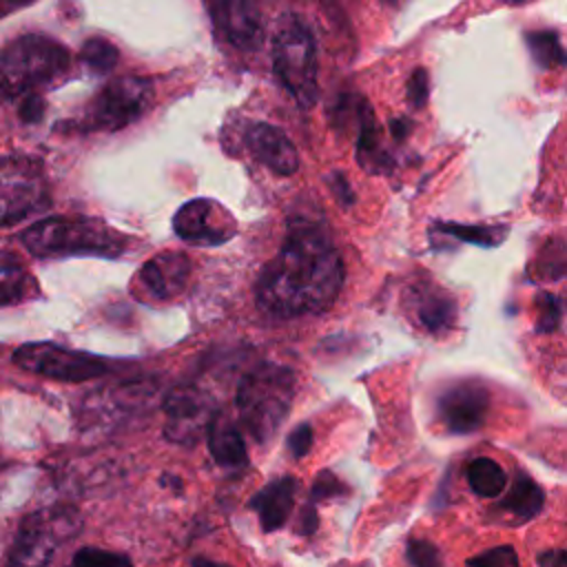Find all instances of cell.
<instances>
[{"instance_id": "obj_1", "label": "cell", "mask_w": 567, "mask_h": 567, "mask_svg": "<svg viewBox=\"0 0 567 567\" xmlns=\"http://www.w3.org/2000/svg\"><path fill=\"white\" fill-rule=\"evenodd\" d=\"M341 284L343 261L330 235L299 217L288 224L279 252L257 279V306L272 317L323 312L337 301Z\"/></svg>"}, {"instance_id": "obj_2", "label": "cell", "mask_w": 567, "mask_h": 567, "mask_svg": "<svg viewBox=\"0 0 567 567\" xmlns=\"http://www.w3.org/2000/svg\"><path fill=\"white\" fill-rule=\"evenodd\" d=\"M295 372L279 363L255 365L237 388V414L257 443L270 441L286 421L295 396Z\"/></svg>"}, {"instance_id": "obj_3", "label": "cell", "mask_w": 567, "mask_h": 567, "mask_svg": "<svg viewBox=\"0 0 567 567\" xmlns=\"http://www.w3.org/2000/svg\"><path fill=\"white\" fill-rule=\"evenodd\" d=\"M22 246L40 259L64 255L117 257L126 250L128 237L100 219L47 217L20 235Z\"/></svg>"}, {"instance_id": "obj_4", "label": "cell", "mask_w": 567, "mask_h": 567, "mask_svg": "<svg viewBox=\"0 0 567 567\" xmlns=\"http://www.w3.org/2000/svg\"><path fill=\"white\" fill-rule=\"evenodd\" d=\"M272 69L301 109L315 106L319 95L317 42L297 16L284 18L272 38Z\"/></svg>"}, {"instance_id": "obj_5", "label": "cell", "mask_w": 567, "mask_h": 567, "mask_svg": "<svg viewBox=\"0 0 567 567\" xmlns=\"http://www.w3.org/2000/svg\"><path fill=\"white\" fill-rule=\"evenodd\" d=\"M0 69L9 95L27 93L60 78L69 69V51L47 35H20L4 47Z\"/></svg>"}, {"instance_id": "obj_6", "label": "cell", "mask_w": 567, "mask_h": 567, "mask_svg": "<svg viewBox=\"0 0 567 567\" xmlns=\"http://www.w3.org/2000/svg\"><path fill=\"white\" fill-rule=\"evenodd\" d=\"M80 529V514L69 505L44 507L24 516L7 551L4 567H47L58 547Z\"/></svg>"}, {"instance_id": "obj_7", "label": "cell", "mask_w": 567, "mask_h": 567, "mask_svg": "<svg viewBox=\"0 0 567 567\" xmlns=\"http://www.w3.org/2000/svg\"><path fill=\"white\" fill-rule=\"evenodd\" d=\"M13 363L27 372H33L38 377H47L62 383H82L89 379H97L106 372H111L115 365L113 361L82 352L71 350L58 343L40 341V343H24L11 354Z\"/></svg>"}, {"instance_id": "obj_8", "label": "cell", "mask_w": 567, "mask_h": 567, "mask_svg": "<svg viewBox=\"0 0 567 567\" xmlns=\"http://www.w3.org/2000/svg\"><path fill=\"white\" fill-rule=\"evenodd\" d=\"M153 86L146 78H115L91 100L84 111V131H117L135 122L151 104Z\"/></svg>"}, {"instance_id": "obj_9", "label": "cell", "mask_w": 567, "mask_h": 567, "mask_svg": "<svg viewBox=\"0 0 567 567\" xmlns=\"http://www.w3.org/2000/svg\"><path fill=\"white\" fill-rule=\"evenodd\" d=\"M175 235L193 246H221L237 233L235 217L215 199H190L173 217Z\"/></svg>"}, {"instance_id": "obj_10", "label": "cell", "mask_w": 567, "mask_h": 567, "mask_svg": "<svg viewBox=\"0 0 567 567\" xmlns=\"http://www.w3.org/2000/svg\"><path fill=\"white\" fill-rule=\"evenodd\" d=\"M47 206V190L38 166L24 157L2 164V224L11 226Z\"/></svg>"}, {"instance_id": "obj_11", "label": "cell", "mask_w": 567, "mask_h": 567, "mask_svg": "<svg viewBox=\"0 0 567 567\" xmlns=\"http://www.w3.org/2000/svg\"><path fill=\"white\" fill-rule=\"evenodd\" d=\"M164 434L173 443L195 445L213 419L210 399L195 385H177L164 399Z\"/></svg>"}, {"instance_id": "obj_12", "label": "cell", "mask_w": 567, "mask_h": 567, "mask_svg": "<svg viewBox=\"0 0 567 567\" xmlns=\"http://www.w3.org/2000/svg\"><path fill=\"white\" fill-rule=\"evenodd\" d=\"M489 410V392L476 379H465L447 385L436 399V414L454 434L478 430Z\"/></svg>"}, {"instance_id": "obj_13", "label": "cell", "mask_w": 567, "mask_h": 567, "mask_svg": "<svg viewBox=\"0 0 567 567\" xmlns=\"http://www.w3.org/2000/svg\"><path fill=\"white\" fill-rule=\"evenodd\" d=\"M190 259L177 250H164L151 257L133 279V295L140 301H168L177 297L188 281Z\"/></svg>"}, {"instance_id": "obj_14", "label": "cell", "mask_w": 567, "mask_h": 567, "mask_svg": "<svg viewBox=\"0 0 567 567\" xmlns=\"http://www.w3.org/2000/svg\"><path fill=\"white\" fill-rule=\"evenodd\" d=\"M215 29L237 49H255L261 40V16L255 0H213Z\"/></svg>"}, {"instance_id": "obj_15", "label": "cell", "mask_w": 567, "mask_h": 567, "mask_svg": "<svg viewBox=\"0 0 567 567\" xmlns=\"http://www.w3.org/2000/svg\"><path fill=\"white\" fill-rule=\"evenodd\" d=\"M250 153L277 175H292L299 168V153L292 142L272 124L257 122L246 131Z\"/></svg>"}, {"instance_id": "obj_16", "label": "cell", "mask_w": 567, "mask_h": 567, "mask_svg": "<svg viewBox=\"0 0 567 567\" xmlns=\"http://www.w3.org/2000/svg\"><path fill=\"white\" fill-rule=\"evenodd\" d=\"M412 312L427 332H443L456 323V301L432 281H419L412 290Z\"/></svg>"}, {"instance_id": "obj_17", "label": "cell", "mask_w": 567, "mask_h": 567, "mask_svg": "<svg viewBox=\"0 0 567 567\" xmlns=\"http://www.w3.org/2000/svg\"><path fill=\"white\" fill-rule=\"evenodd\" d=\"M295 494H297V481L292 476H281V478L264 485L248 501V507L252 512H257L264 532H275V529L284 527V523L290 516Z\"/></svg>"}, {"instance_id": "obj_18", "label": "cell", "mask_w": 567, "mask_h": 567, "mask_svg": "<svg viewBox=\"0 0 567 567\" xmlns=\"http://www.w3.org/2000/svg\"><path fill=\"white\" fill-rule=\"evenodd\" d=\"M208 450L213 461L224 470H241L248 465V450L237 425L226 412H215L208 423Z\"/></svg>"}, {"instance_id": "obj_19", "label": "cell", "mask_w": 567, "mask_h": 567, "mask_svg": "<svg viewBox=\"0 0 567 567\" xmlns=\"http://www.w3.org/2000/svg\"><path fill=\"white\" fill-rule=\"evenodd\" d=\"M357 159L368 173H385L390 168V157L381 151V135L374 113L363 102L359 109V137H357Z\"/></svg>"}, {"instance_id": "obj_20", "label": "cell", "mask_w": 567, "mask_h": 567, "mask_svg": "<svg viewBox=\"0 0 567 567\" xmlns=\"http://www.w3.org/2000/svg\"><path fill=\"white\" fill-rule=\"evenodd\" d=\"M543 501H545V494L538 487V483L527 474L518 472L505 498L501 501V509L509 514L514 520H529L540 512Z\"/></svg>"}, {"instance_id": "obj_21", "label": "cell", "mask_w": 567, "mask_h": 567, "mask_svg": "<svg viewBox=\"0 0 567 567\" xmlns=\"http://www.w3.org/2000/svg\"><path fill=\"white\" fill-rule=\"evenodd\" d=\"M525 44L536 62L545 71H556L567 66V49L563 47L560 33L554 29H534L525 33Z\"/></svg>"}, {"instance_id": "obj_22", "label": "cell", "mask_w": 567, "mask_h": 567, "mask_svg": "<svg viewBox=\"0 0 567 567\" xmlns=\"http://www.w3.org/2000/svg\"><path fill=\"white\" fill-rule=\"evenodd\" d=\"M0 288H2V306H11L31 297L38 286L33 284L24 266L11 252H4L2 268H0Z\"/></svg>"}, {"instance_id": "obj_23", "label": "cell", "mask_w": 567, "mask_h": 567, "mask_svg": "<svg viewBox=\"0 0 567 567\" xmlns=\"http://www.w3.org/2000/svg\"><path fill=\"white\" fill-rule=\"evenodd\" d=\"M467 483L474 494L483 498H494L505 489L507 474L494 458L478 456L467 465Z\"/></svg>"}, {"instance_id": "obj_24", "label": "cell", "mask_w": 567, "mask_h": 567, "mask_svg": "<svg viewBox=\"0 0 567 567\" xmlns=\"http://www.w3.org/2000/svg\"><path fill=\"white\" fill-rule=\"evenodd\" d=\"M436 230L458 241H470L478 246H496L505 239V226H465V224H436Z\"/></svg>"}, {"instance_id": "obj_25", "label": "cell", "mask_w": 567, "mask_h": 567, "mask_svg": "<svg viewBox=\"0 0 567 567\" xmlns=\"http://www.w3.org/2000/svg\"><path fill=\"white\" fill-rule=\"evenodd\" d=\"M80 60L93 71V73H109L117 64V49L102 40V38H91L82 44Z\"/></svg>"}, {"instance_id": "obj_26", "label": "cell", "mask_w": 567, "mask_h": 567, "mask_svg": "<svg viewBox=\"0 0 567 567\" xmlns=\"http://www.w3.org/2000/svg\"><path fill=\"white\" fill-rule=\"evenodd\" d=\"M66 567H133V563L124 554L97 547H82L73 554V560Z\"/></svg>"}, {"instance_id": "obj_27", "label": "cell", "mask_w": 567, "mask_h": 567, "mask_svg": "<svg viewBox=\"0 0 567 567\" xmlns=\"http://www.w3.org/2000/svg\"><path fill=\"white\" fill-rule=\"evenodd\" d=\"M405 556L412 567H443V558L436 545L423 538H410L405 547Z\"/></svg>"}, {"instance_id": "obj_28", "label": "cell", "mask_w": 567, "mask_h": 567, "mask_svg": "<svg viewBox=\"0 0 567 567\" xmlns=\"http://www.w3.org/2000/svg\"><path fill=\"white\" fill-rule=\"evenodd\" d=\"M467 567H520L514 547L498 545L467 560Z\"/></svg>"}, {"instance_id": "obj_29", "label": "cell", "mask_w": 567, "mask_h": 567, "mask_svg": "<svg viewBox=\"0 0 567 567\" xmlns=\"http://www.w3.org/2000/svg\"><path fill=\"white\" fill-rule=\"evenodd\" d=\"M339 494H348V487L330 470H323V472L317 474V478L312 483L310 503L326 501V498H332V496H339Z\"/></svg>"}, {"instance_id": "obj_30", "label": "cell", "mask_w": 567, "mask_h": 567, "mask_svg": "<svg viewBox=\"0 0 567 567\" xmlns=\"http://www.w3.org/2000/svg\"><path fill=\"white\" fill-rule=\"evenodd\" d=\"M538 330H554L560 321V301L554 295L543 292L538 297Z\"/></svg>"}, {"instance_id": "obj_31", "label": "cell", "mask_w": 567, "mask_h": 567, "mask_svg": "<svg viewBox=\"0 0 567 567\" xmlns=\"http://www.w3.org/2000/svg\"><path fill=\"white\" fill-rule=\"evenodd\" d=\"M290 454L295 458H301L308 454V450L312 447V427L308 423L303 425H297L290 434H288V441H286Z\"/></svg>"}, {"instance_id": "obj_32", "label": "cell", "mask_w": 567, "mask_h": 567, "mask_svg": "<svg viewBox=\"0 0 567 567\" xmlns=\"http://www.w3.org/2000/svg\"><path fill=\"white\" fill-rule=\"evenodd\" d=\"M408 100L414 109H421L427 102V71L416 69L408 80Z\"/></svg>"}, {"instance_id": "obj_33", "label": "cell", "mask_w": 567, "mask_h": 567, "mask_svg": "<svg viewBox=\"0 0 567 567\" xmlns=\"http://www.w3.org/2000/svg\"><path fill=\"white\" fill-rule=\"evenodd\" d=\"M42 113H44V100L38 93H27L20 104V117L33 124V122H40Z\"/></svg>"}, {"instance_id": "obj_34", "label": "cell", "mask_w": 567, "mask_h": 567, "mask_svg": "<svg viewBox=\"0 0 567 567\" xmlns=\"http://www.w3.org/2000/svg\"><path fill=\"white\" fill-rule=\"evenodd\" d=\"M330 186H332L334 197H337L343 206H350V204L354 202V195H352V190H350V186H348V182H346L343 175H332V177H330Z\"/></svg>"}, {"instance_id": "obj_35", "label": "cell", "mask_w": 567, "mask_h": 567, "mask_svg": "<svg viewBox=\"0 0 567 567\" xmlns=\"http://www.w3.org/2000/svg\"><path fill=\"white\" fill-rule=\"evenodd\" d=\"M317 523H319V518H317L315 503H308V505L303 507V512L299 514V532H301L303 536H308V534H312V532L317 529Z\"/></svg>"}, {"instance_id": "obj_36", "label": "cell", "mask_w": 567, "mask_h": 567, "mask_svg": "<svg viewBox=\"0 0 567 567\" xmlns=\"http://www.w3.org/2000/svg\"><path fill=\"white\" fill-rule=\"evenodd\" d=\"M540 567H567V549H551L538 556Z\"/></svg>"}, {"instance_id": "obj_37", "label": "cell", "mask_w": 567, "mask_h": 567, "mask_svg": "<svg viewBox=\"0 0 567 567\" xmlns=\"http://www.w3.org/2000/svg\"><path fill=\"white\" fill-rule=\"evenodd\" d=\"M193 567H226V565H221V563H215V560H210V558H204V556H197V558H193Z\"/></svg>"}, {"instance_id": "obj_38", "label": "cell", "mask_w": 567, "mask_h": 567, "mask_svg": "<svg viewBox=\"0 0 567 567\" xmlns=\"http://www.w3.org/2000/svg\"><path fill=\"white\" fill-rule=\"evenodd\" d=\"M24 2H29V0H4V4H7V7H4V9H7V11H9V9H11V7H18V4H24Z\"/></svg>"}, {"instance_id": "obj_39", "label": "cell", "mask_w": 567, "mask_h": 567, "mask_svg": "<svg viewBox=\"0 0 567 567\" xmlns=\"http://www.w3.org/2000/svg\"><path fill=\"white\" fill-rule=\"evenodd\" d=\"M507 4H525V2H532V0H503Z\"/></svg>"}]
</instances>
